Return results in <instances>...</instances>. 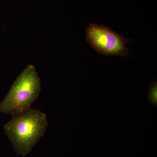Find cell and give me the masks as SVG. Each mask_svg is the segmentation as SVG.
<instances>
[{
	"mask_svg": "<svg viewBox=\"0 0 157 157\" xmlns=\"http://www.w3.org/2000/svg\"><path fill=\"white\" fill-rule=\"evenodd\" d=\"M48 125L45 113L31 109L20 115L12 117L4 125V129L17 154L24 157L44 136Z\"/></svg>",
	"mask_w": 157,
	"mask_h": 157,
	"instance_id": "6da1fadb",
	"label": "cell"
},
{
	"mask_svg": "<svg viewBox=\"0 0 157 157\" xmlns=\"http://www.w3.org/2000/svg\"><path fill=\"white\" fill-rule=\"evenodd\" d=\"M86 39L98 53L105 56H129L127 43L132 39L113 30L106 26L90 23L86 29Z\"/></svg>",
	"mask_w": 157,
	"mask_h": 157,
	"instance_id": "3957f363",
	"label": "cell"
},
{
	"mask_svg": "<svg viewBox=\"0 0 157 157\" xmlns=\"http://www.w3.org/2000/svg\"><path fill=\"white\" fill-rule=\"evenodd\" d=\"M41 90V79L36 68L34 65H29L0 103V112L14 117L28 111L39 97Z\"/></svg>",
	"mask_w": 157,
	"mask_h": 157,
	"instance_id": "7a4b0ae2",
	"label": "cell"
},
{
	"mask_svg": "<svg viewBox=\"0 0 157 157\" xmlns=\"http://www.w3.org/2000/svg\"><path fill=\"white\" fill-rule=\"evenodd\" d=\"M147 100L153 106H157V81L153 82L150 85L148 91Z\"/></svg>",
	"mask_w": 157,
	"mask_h": 157,
	"instance_id": "277c9868",
	"label": "cell"
}]
</instances>
